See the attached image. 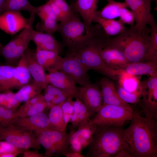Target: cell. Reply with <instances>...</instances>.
Masks as SVG:
<instances>
[{
	"mask_svg": "<svg viewBox=\"0 0 157 157\" xmlns=\"http://www.w3.org/2000/svg\"><path fill=\"white\" fill-rule=\"evenodd\" d=\"M129 126L122 131L132 157H157V124L156 119L142 116L134 110Z\"/></svg>",
	"mask_w": 157,
	"mask_h": 157,
	"instance_id": "1",
	"label": "cell"
},
{
	"mask_svg": "<svg viewBox=\"0 0 157 157\" xmlns=\"http://www.w3.org/2000/svg\"><path fill=\"white\" fill-rule=\"evenodd\" d=\"M150 32V27L147 26L140 31L134 25L126 28L118 35L110 39L108 45L121 51L130 63L148 61Z\"/></svg>",
	"mask_w": 157,
	"mask_h": 157,
	"instance_id": "2",
	"label": "cell"
},
{
	"mask_svg": "<svg viewBox=\"0 0 157 157\" xmlns=\"http://www.w3.org/2000/svg\"><path fill=\"white\" fill-rule=\"evenodd\" d=\"M102 30L99 24L88 25L76 15L58 24L57 31L62 37L63 45L67 48V53H73L88 45Z\"/></svg>",
	"mask_w": 157,
	"mask_h": 157,
	"instance_id": "3",
	"label": "cell"
},
{
	"mask_svg": "<svg viewBox=\"0 0 157 157\" xmlns=\"http://www.w3.org/2000/svg\"><path fill=\"white\" fill-rule=\"evenodd\" d=\"M123 129L122 126H97L86 156L115 157L122 149L130 150L122 136Z\"/></svg>",
	"mask_w": 157,
	"mask_h": 157,
	"instance_id": "4",
	"label": "cell"
},
{
	"mask_svg": "<svg viewBox=\"0 0 157 157\" xmlns=\"http://www.w3.org/2000/svg\"><path fill=\"white\" fill-rule=\"evenodd\" d=\"M110 40L103 30L88 45L73 53L88 71L94 69L110 78L117 80L119 69L108 67L101 55V50L109 45Z\"/></svg>",
	"mask_w": 157,
	"mask_h": 157,
	"instance_id": "5",
	"label": "cell"
},
{
	"mask_svg": "<svg viewBox=\"0 0 157 157\" xmlns=\"http://www.w3.org/2000/svg\"><path fill=\"white\" fill-rule=\"evenodd\" d=\"M41 145L44 149L45 157L65 156L70 146V133L54 130L34 131Z\"/></svg>",
	"mask_w": 157,
	"mask_h": 157,
	"instance_id": "6",
	"label": "cell"
},
{
	"mask_svg": "<svg viewBox=\"0 0 157 157\" xmlns=\"http://www.w3.org/2000/svg\"><path fill=\"white\" fill-rule=\"evenodd\" d=\"M133 113L132 108L102 104L89 122L97 126H122L126 122L131 121Z\"/></svg>",
	"mask_w": 157,
	"mask_h": 157,
	"instance_id": "7",
	"label": "cell"
},
{
	"mask_svg": "<svg viewBox=\"0 0 157 157\" xmlns=\"http://www.w3.org/2000/svg\"><path fill=\"white\" fill-rule=\"evenodd\" d=\"M0 140L25 151L30 148H40L41 145L33 132L13 125L0 128Z\"/></svg>",
	"mask_w": 157,
	"mask_h": 157,
	"instance_id": "8",
	"label": "cell"
},
{
	"mask_svg": "<svg viewBox=\"0 0 157 157\" xmlns=\"http://www.w3.org/2000/svg\"><path fill=\"white\" fill-rule=\"evenodd\" d=\"M56 70L63 72L76 83L83 85L91 83L88 70L74 53L67 52L65 57L60 56Z\"/></svg>",
	"mask_w": 157,
	"mask_h": 157,
	"instance_id": "9",
	"label": "cell"
},
{
	"mask_svg": "<svg viewBox=\"0 0 157 157\" xmlns=\"http://www.w3.org/2000/svg\"><path fill=\"white\" fill-rule=\"evenodd\" d=\"M143 91L140 103L145 117L156 120L157 118V73L142 82Z\"/></svg>",
	"mask_w": 157,
	"mask_h": 157,
	"instance_id": "10",
	"label": "cell"
},
{
	"mask_svg": "<svg viewBox=\"0 0 157 157\" xmlns=\"http://www.w3.org/2000/svg\"><path fill=\"white\" fill-rule=\"evenodd\" d=\"M97 126L89 121L80 126L75 131L70 132V146L68 151L82 153L91 142Z\"/></svg>",
	"mask_w": 157,
	"mask_h": 157,
	"instance_id": "11",
	"label": "cell"
},
{
	"mask_svg": "<svg viewBox=\"0 0 157 157\" xmlns=\"http://www.w3.org/2000/svg\"><path fill=\"white\" fill-rule=\"evenodd\" d=\"M78 98L84 104L90 116L96 114L103 104L99 84L91 82L78 87Z\"/></svg>",
	"mask_w": 157,
	"mask_h": 157,
	"instance_id": "12",
	"label": "cell"
},
{
	"mask_svg": "<svg viewBox=\"0 0 157 157\" xmlns=\"http://www.w3.org/2000/svg\"><path fill=\"white\" fill-rule=\"evenodd\" d=\"M46 77L48 84L60 90L73 99L78 98V87L74 80L63 72L56 70L48 72Z\"/></svg>",
	"mask_w": 157,
	"mask_h": 157,
	"instance_id": "13",
	"label": "cell"
},
{
	"mask_svg": "<svg viewBox=\"0 0 157 157\" xmlns=\"http://www.w3.org/2000/svg\"><path fill=\"white\" fill-rule=\"evenodd\" d=\"M29 19L25 17L20 11L10 10L0 15V29L13 36L22 30Z\"/></svg>",
	"mask_w": 157,
	"mask_h": 157,
	"instance_id": "14",
	"label": "cell"
},
{
	"mask_svg": "<svg viewBox=\"0 0 157 157\" xmlns=\"http://www.w3.org/2000/svg\"><path fill=\"white\" fill-rule=\"evenodd\" d=\"M155 0H125L128 7L134 14L135 26L140 31L148 24L152 15L151 14V4Z\"/></svg>",
	"mask_w": 157,
	"mask_h": 157,
	"instance_id": "15",
	"label": "cell"
},
{
	"mask_svg": "<svg viewBox=\"0 0 157 157\" xmlns=\"http://www.w3.org/2000/svg\"><path fill=\"white\" fill-rule=\"evenodd\" d=\"M11 125L24 128L33 132L37 130H53L48 116L43 112L24 117H17Z\"/></svg>",
	"mask_w": 157,
	"mask_h": 157,
	"instance_id": "16",
	"label": "cell"
},
{
	"mask_svg": "<svg viewBox=\"0 0 157 157\" xmlns=\"http://www.w3.org/2000/svg\"><path fill=\"white\" fill-rule=\"evenodd\" d=\"M103 104H109L132 108L120 97L113 82L109 78L102 77L99 83Z\"/></svg>",
	"mask_w": 157,
	"mask_h": 157,
	"instance_id": "17",
	"label": "cell"
},
{
	"mask_svg": "<svg viewBox=\"0 0 157 157\" xmlns=\"http://www.w3.org/2000/svg\"><path fill=\"white\" fill-rule=\"evenodd\" d=\"M24 55L28 69L33 80L44 90L48 85L46 80V74L37 59L35 50L28 47Z\"/></svg>",
	"mask_w": 157,
	"mask_h": 157,
	"instance_id": "18",
	"label": "cell"
},
{
	"mask_svg": "<svg viewBox=\"0 0 157 157\" xmlns=\"http://www.w3.org/2000/svg\"><path fill=\"white\" fill-rule=\"evenodd\" d=\"M30 14L27 24L18 34L19 37V41L13 54L11 63L12 65L16 62H18L28 47L29 43L31 40L32 33L33 30V25L36 15L35 11L32 12Z\"/></svg>",
	"mask_w": 157,
	"mask_h": 157,
	"instance_id": "19",
	"label": "cell"
},
{
	"mask_svg": "<svg viewBox=\"0 0 157 157\" xmlns=\"http://www.w3.org/2000/svg\"><path fill=\"white\" fill-rule=\"evenodd\" d=\"M101 55L106 65L113 69H121L130 63L121 51L109 45L102 49Z\"/></svg>",
	"mask_w": 157,
	"mask_h": 157,
	"instance_id": "20",
	"label": "cell"
},
{
	"mask_svg": "<svg viewBox=\"0 0 157 157\" xmlns=\"http://www.w3.org/2000/svg\"><path fill=\"white\" fill-rule=\"evenodd\" d=\"M31 40L35 44L36 49L59 53L63 45L57 41L52 35L47 33L33 30Z\"/></svg>",
	"mask_w": 157,
	"mask_h": 157,
	"instance_id": "21",
	"label": "cell"
},
{
	"mask_svg": "<svg viewBox=\"0 0 157 157\" xmlns=\"http://www.w3.org/2000/svg\"><path fill=\"white\" fill-rule=\"evenodd\" d=\"M46 108L43 95L41 94L24 102L17 110L18 115L22 118L32 115L43 112Z\"/></svg>",
	"mask_w": 157,
	"mask_h": 157,
	"instance_id": "22",
	"label": "cell"
},
{
	"mask_svg": "<svg viewBox=\"0 0 157 157\" xmlns=\"http://www.w3.org/2000/svg\"><path fill=\"white\" fill-rule=\"evenodd\" d=\"M99 0H77L71 6L74 10L78 13L88 25L92 23L93 15L97 11Z\"/></svg>",
	"mask_w": 157,
	"mask_h": 157,
	"instance_id": "23",
	"label": "cell"
},
{
	"mask_svg": "<svg viewBox=\"0 0 157 157\" xmlns=\"http://www.w3.org/2000/svg\"><path fill=\"white\" fill-rule=\"evenodd\" d=\"M90 114L82 102L78 98L74 101V112L70 121V132L76 130L80 126L89 122Z\"/></svg>",
	"mask_w": 157,
	"mask_h": 157,
	"instance_id": "24",
	"label": "cell"
},
{
	"mask_svg": "<svg viewBox=\"0 0 157 157\" xmlns=\"http://www.w3.org/2000/svg\"><path fill=\"white\" fill-rule=\"evenodd\" d=\"M31 76L28 69L24 54L15 66V71L10 89H20L31 82Z\"/></svg>",
	"mask_w": 157,
	"mask_h": 157,
	"instance_id": "25",
	"label": "cell"
},
{
	"mask_svg": "<svg viewBox=\"0 0 157 157\" xmlns=\"http://www.w3.org/2000/svg\"><path fill=\"white\" fill-rule=\"evenodd\" d=\"M121 69L136 76L147 75L150 76L157 73V64L150 61L130 63Z\"/></svg>",
	"mask_w": 157,
	"mask_h": 157,
	"instance_id": "26",
	"label": "cell"
},
{
	"mask_svg": "<svg viewBox=\"0 0 157 157\" xmlns=\"http://www.w3.org/2000/svg\"><path fill=\"white\" fill-rule=\"evenodd\" d=\"M92 21L99 24L109 36L119 34L126 28L119 20L106 19L101 17L97 11L94 14Z\"/></svg>",
	"mask_w": 157,
	"mask_h": 157,
	"instance_id": "27",
	"label": "cell"
},
{
	"mask_svg": "<svg viewBox=\"0 0 157 157\" xmlns=\"http://www.w3.org/2000/svg\"><path fill=\"white\" fill-rule=\"evenodd\" d=\"M35 55L38 62L45 71L50 72L56 71L60 57L58 53L36 49Z\"/></svg>",
	"mask_w": 157,
	"mask_h": 157,
	"instance_id": "28",
	"label": "cell"
},
{
	"mask_svg": "<svg viewBox=\"0 0 157 157\" xmlns=\"http://www.w3.org/2000/svg\"><path fill=\"white\" fill-rule=\"evenodd\" d=\"M117 80L118 84L127 92H136L143 88L142 82H141L137 76L129 73L119 69Z\"/></svg>",
	"mask_w": 157,
	"mask_h": 157,
	"instance_id": "29",
	"label": "cell"
},
{
	"mask_svg": "<svg viewBox=\"0 0 157 157\" xmlns=\"http://www.w3.org/2000/svg\"><path fill=\"white\" fill-rule=\"evenodd\" d=\"M44 90L43 96L47 105V109L49 110L71 97L64 92L50 84L48 85Z\"/></svg>",
	"mask_w": 157,
	"mask_h": 157,
	"instance_id": "30",
	"label": "cell"
},
{
	"mask_svg": "<svg viewBox=\"0 0 157 157\" xmlns=\"http://www.w3.org/2000/svg\"><path fill=\"white\" fill-rule=\"evenodd\" d=\"M42 90L39 85L33 80L21 88L15 94L17 99L21 103L41 94Z\"/></svg>",
	"mask_w": 157,
	"mask_h": 157,
	"instance_id": "31",
	"label": "cell"
},
{
	"mask_svg": "<svg viewBox=\"0 0 157 157\" xmlns=\"http://www.w3.org/2000/svg\"><path fill=\"white\" fill-rule=\"evenodd\" d=\"M148 24L150 26V32L147 53L148 60L157 64V24L153 15Z\"/></svg>",
	"mask_w": 157,
	"mask_h": 157,
	"instance_id": "32",
	"label": "cell"
},
{
	"mask_svg": "<svg viewBox=\"0 0 157 157\" xmlns=\"http://www.w3.org/2000/svg\"><path fill=\"white\" fill-rule=\"evenodd\" d=\"M61 104L50 108L48 117L53 130L66 131L67 127L64 121Z\"/></svg>",
	"mask_w": 157,
	"mask_h": 157,
	"instance_id": "33",
	"label": "cell"
},
{
	"mask_svg": "<svg viewBox=\"0 0 157 157\" xmlns=\"http://www.w3.org/2000/svg\"><path fill=\"white\" fill-rule=\"evenodd\" d=\"M15 71L13 65H0V91L10 90Z\"/></svg>",
	"mask_w": 157,
	"mask_h": 157,
	"instance_id": "34",
	"label": "cell"
},
{
	"mask_svg": "<svg viewBox=\"0 0 157 157\" xmlns=\"http://www.w3.org/2000/svg\"><path fill=\"white\" fill-rule=\"evenodd\" d=\"M101 11H97L102 17L107 19H114L119 16L121 10L123 8H127L126 3L116 2L111 0Z\"/></svg>",
	"mask_w": 157,
	"mask_h": 157,
	"instance_id": "35",
	"label": "cell"
},
{
	"mask_svg": "<svg viewBox=\"0 0 157 157\" xmlns=\"http://www.w3.org/2000/svg\"><path fill=\"white\" fill-rule=\"evenodd\" d=\"M36 7L32 5L28 0H6L4 12L8 11H26L30 13L35 11Z\"/></svg>",
	"mask_w": 157,
	"mask_h": 157,
	"instance_id": "36",
	"label": "cell"
},
{
	"mask_svg": "<svg viewBox=\"0 0 157 157\" xmlns=\"http://www.w3.org/2000/svg\"><path fill=\"white\" fill-rule=\"evenodd\" d=\"M115 87L120 98L124 102L128 104H134L138 103L141 98L143 86L142 89L132 92L127 91L118 84Z\"/></svg>",
	"mask_w": 157,
	"mask_h": 157,
	"instance_id": "37",
	"label": "cell"
},
{
	"mask_svg": "<svg viewBox=\"0 0 157 157\" xmlns=\"http://www.w3.org/2000/svg\"><path fill=\"white\" fill-rule=\"evenodd\" d=\"M18 117L17 110L16 109H11L0 106V128L9 126L13 120Z\"/></svg>",
	"mask_w": 157,
	"mask_h": 157,
	"instance_id": "38",
	"label": "cell"
},
{
	"mask_svg": "<svg viewBox=\"0 0 157 157\" xmlns=\"http://www.w3.org/2000/svg\"><path fill=\"white\" fill-rule=\"evenodd\" d=\"M58 22L55 19L49 17L38 22L36 26L38 31L46 33L52 35L58 28Z\"/></svg>",
	"mask_w": 157,
	"mask_h": 157,
	"instance_id": "39",
	"label": "cell"
},
{
	"mask_svg": "<svg viewBox=\"0 0 157 157\" xmlns=\"http://www.w3.org/2000/svg\"><path fill=\"white\" fill-rule=\"evenodd\" d=\"M73 98H68L61 104V107L66 126L70 122L74 112V101Z\"/></svg>",
	"mask_w": 157,
	"mask_h": 157,
	"instance_id": "40",
	"label": "cell"
},
{
	"mask_svg": "<svg viewBox=\"0 0 157 157\" xmlns=\"http://www.w3.org/2000/svg\"><path fill=\"white\" fill-rule=\"evenodd\" d=\"M53 0L67 20L76 15L72 6L68 5L66 0Z\"/></svg>",
	"mask_w": 157,
	"mask_h": 157,
	"instance_id": "41",
	"label": "cell"
},
{
	"mask_svg": "<svg viewBox=\"0 0 157 157\" xmlns=\"http://www.w3.org/2000/svg\"><path fill=\"white\" fill-rule=\"evenodd\" d=\"M35 12L41 21L49 17L53 18L56 20L51 7L47 2L43 5L36 7Z\"/></svg>",
	"mask_w": 157,
	"mask_h": 157,
	"instance_id": "42",
	"label": "cell"
},
{
	"mask_svg": "<svg viewBox=\"0 0 157 157\" xmlns=\"http://www.w3.org/2000/svg\"><path fill=\"white\" fill-rule=\"evenodd\" d=\"M5 98L4 107L11 109H15L19 105L20 103L17 99L15 93L10 90L4 92Z\"/></svg>",
	"mask_w": 157,
	"mask_h": 157,
	"instance_id": "43",
	"label": "cell"
},
{
	"mask_svg": "<svg viewBox=\"0 0 157 157\" xmlns=\"http://www.w3.org/2000/svg\"><path fill=\"white\" fill-rule=\"evenodd\" d=\"M123 8L121 10L119 20L123 24H126L132 26L134 25L135 17L133 13L131 10H130Z\"/></svg>",
	"mask_w": 157,
	"mask_h": 157,
	"instance_id": "44",
	"label": "cell"
},
{
	"mask_svg": "<svg viewBox=\"0 0 157 157\" xmlns=\"http://www.w3.org/2000/svg\"><path fill=\"white\" fill-rule=\"evenodd\" d=\"M25 151L6 141L0 140V154L10 152H17L20 154H23Z\"/></svg>",
	"mask_w": 157,
	"mask_h": 157,
	"instance_id": "45",
	"label": "cell"
},
{
	"mask_svg": "<svg viewBox=\"0 0 157 157\" xmlns=\"http://www.w3.org/2000/svg\"><path fill=\"white\" fill-rule=\"evenodd\" d=\"M47 2L50 6L58 22H59L60 23H62L67 20L53 0H48Z\"/></svg>",
	"mask_w": 157,
	"mask_h": 157,
	"instance_id": "46",
	"label": "cell"
},
{
	"mask_svg": "<svg viewBox=\"0 0 157 157\" xmlns=\"http://www.w3.org/2000/svg\"><path fill=\"white\" fill-rule=\"evenodd\" d=\"M23 154L24 157H45L44 155L35 151L27 150L25 151Z\"/></svg>",
	"mask_w": 157,
	"mask_h": 157,
	"instance_id": "47",
	"label": "cell"
},
{
	"mask_svg": "<svg viewBox=\"0 0 157 157\" xmlns=\"http://www.w3.org/2000/svg\"><path fill=\"white\" fill-rule=\"evenodd\" d=\"M115 157H132L130 150L124 149L119 151Z\"/></svg>",
	"mask_w": 157,
	"mask_h": 157,
	"instance_id": "48",
	"label": "cell"
},
{
	"mask_svg": "<svg viewBox=\"0 0 157 157\" xmlns=\"http://www.w3.org/2000/svg\"><path fill=\"white\" fill-rule=\"evenodd\" d=\"M65 156L66 157H84V156L82 153L78 152L68 151L65 154Z\"/></svg>",
	"mask_w": 157,
	"mask_h": 157,
	"instance_id": "49",
	"label": "cell"
},
{
	"mask_svg": "<svg viewBox=\"0 0 157 157\" xmlns=\"http://www.w3.org/2000/svg\"><path fill=\"white\" fill-rule=\"evenodd\" d=\"M19 154L15 152H6L0 154V157H15Z\"/></svg>",
	"mask_w": 157,
	"mask_h": 157,
	"instance_id": "50",
	"label": "cell"
},
{
	"mask_svg": "<svg viewBox=\"0 0 157 157\" xmlns=\"http://www.w3.org/2000/svg\"><path fill=\"white\" fill-rule=\"evenodd\" d=\"M6 0H0V15L4 12Z\"/></svg>",
	"mask_w": 157,
	"mask_h": 157,
	"instance_id": "51",
	"label": "cell"
},
{
	"mask_svg": "<svg viewBox=\"0 0 157 157\" xmlns=\"http://www.w3.org/2000/svg\"><path fill=\"white\" fill-rule=\"evenodd\" d=\"M2 46V45L1 44V43L0 42V49L1 48Z\"/></svg>",
	"mask_w": 157,
	"mask_h": 157,
	"instance_id": "52",
	"label": "cell"
},
{
	"mask_svg": "<svg viewBox=\"0 0 157 157\" xmlns=\"http://www.w3.org/2000/svg\"><path fill=\"white\" fill-rule=\"evenodd\" d=\"M107 0L108 2V1H110L111 0Z\"/></svg>",
	"mask_w": 157,
	"mask_h": 157,
	"instance_id": "53",
	"label": "cell"
},
{
	"mask_svg": "<svg viewBox=\"0 0 157 157\" xmlns=\"http://www.w3.org/2000/svg\"><path fill=\"white\" fill-rule=\"evenodd\" d=\"M0 64H1V63H0Z\"/></svg>",
	"mask_w": 157,
	"mask_h": 157,
	"instance_id": "54",
	"label": "cell"
}]
</instances>
